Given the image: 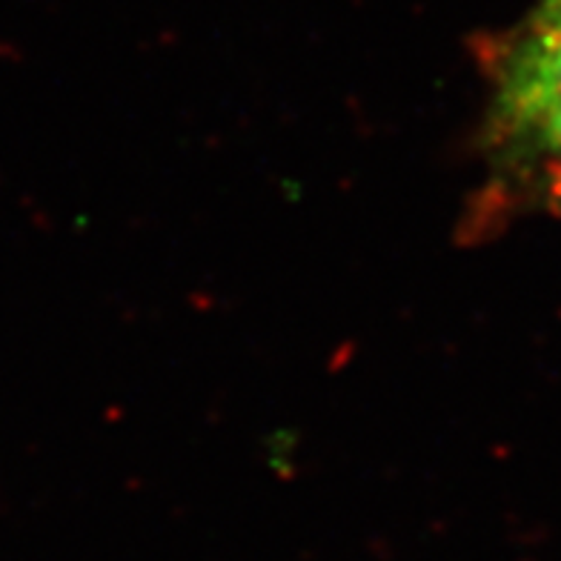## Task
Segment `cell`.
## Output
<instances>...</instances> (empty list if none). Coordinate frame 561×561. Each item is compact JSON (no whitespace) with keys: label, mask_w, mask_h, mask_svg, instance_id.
<instances>
[{"label":"cell","mask_w":561,"mask_h":561,"mask_svg":"<svg viewBox=\"0 0 561 561\" xmlns=\"http://www.w3.org/2000/svg\"><path fill=\"white\" fill-rule=\"evenodd\" d=\"M488 144L504 167L561 156V0H536L495 53Z\"/></svg>","instance_id":"1"},{"label":"cell","mask_w":561,"mask_h":561,"mask_svg":"<svg viewBox=\"0 0 561 561\" xmlns=\"http://www.w3.org/2000/svg\"><path fill=\"white\" fill-rule=\"evenodd\" d=\"M547 167H550V175H553V190L561 201V156L553 158V161L547 163Z\"/></svg>","instance_id":"2"}]
</instances>
